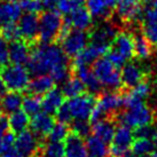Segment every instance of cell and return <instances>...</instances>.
<instances>
[{"mask_svg": "<svg viewBox=\"0 0 157 157\" xmlns=\"http://www.w3.org/2000/svg\"><path fill=\"white\" fill-rule=\"evenodd\" d=\"M62 63H69V60L60 46L41 44L33 47L26 64L31 74L45 75L51 72L53 68Z\"/></svg>", "mask_w": 157, "mask_h": 157, "instance_id": "obj_1", "label": "cell"}, {"mask_svg": "<svg viewBox=\"0 0 157 157\" xmlns=\"http://www.w3.org/2000/svg\"><path fill=\"white\" fill-rule=\"evenodd\" d=\"M115 119L117 124L136 128L146 125H153L157 121V111L144 102H141L131 108H126L125 111L118 113L115 116Z\"/></svg>", "mask_w": 157, "mask_h": 157, "instance_id": "obj_2", "label": "cell"}, {"mask_svg": "<svg viewBox=\"0 0 157 157\" xmlns=\"http://www.w3.org/2000/svg\"><path fill=\"white\" fill-rule=\"evenodd\" d=\"M63 18L55 9H48L39 17V33L38 38L43 44H52L57 41L60 31L63 26Z\"/></svg>", "mask_w": 157, "mask_h": 157, "instance_id": "obj_3", "label": "cell"}, {"mask_svg": "<svg viewBox=\"0 0 157 157\" xmlns=\"http://www.w3.org/2000/svg\"><path fill=\"white\" fill-rule=\"evenodd\" d=\"M0 77L7 90L24 92L30 82V71L22 64H6L0 68Z\"/></svg>", "mask_w": 157, "mask_h": 157, "instance_id": "obj_4", "label": "cell"}, {"mask_svg": "<svg viewBox=\"0 0 157 157\" xmlns=\"http://www.w3.org/2000/svg\"><path fill=\"white\" fill-rule=\"evenodd\" d=\"M93 72L100 80L102 86L109 87L110 90H122V77L121 70L107 59L101 57L93 63Z\"/></svg>", "mask_w": 157, "mask_h": 157, "instance_id": "obj_5", "label": "cell"}, {"mask_svg": "<svg viewBox=\"0 0 157 157\" xmlns=\"http://www.w3.org/2000/svg\"><path fill=\"white\" fill-rule=\"evenodd\" d=\"M96 105L108 116L113 117L124 108V93L123 90H111L102 91L96 95Z\"/></svg>", "mask_w": 157, "mask_h": 157, "instance_id": "obj_6", "label": "cell"}, {"mask_svg": "<svg viewBox=\"0 0 157 157\" xmlns=\"http://www.w3.org/2000/svg\"><path fill=\"white\" fill-rule=\"evenodd\" d=\"M90 41V35L86 31L70 29L64 37L60 40L61 48L68 57H75L87 46Z\"/></svg>", "mask_w": 157, "mask_h": 157, "instance_id": "obj_7", "label": "cell"}, {"mask_svg": "<svg viewBox=\"0 0 157 157\" xmlns=\"http://www.w3.org/2000/svg\"><path fill=\"white\" fill-rule=\"evenodd\" d=\"M67 103L74 119H87L95 107L96 95L85 92L78 96L70 98Z\"/></svg>", "mask_w": 157, "mask_h": 157, "instance_id": "obj_8", "label": "cell"}, {"mask_svg": "<svg viewBox=\"0 0 157 157\" xmlns=\"http://www.w3.org/2000/svg\"><path fill=\"white\" fill-rule=\"evenodd\" d=\"M134 140V135L131 127L118 124L115 130L113 141L109 144V155L108 157H121L126 150L131 148Z\"/></svg>", "mask_w": 157, "mask_h": 157, "instance_id": "obj_9", "label": "cell"}, {"mask_svg": "<svg viewBox=\"0 0 157 157\" xmlns=\"http://www.w3.org/2000/svg\"><path fill=\"white\" fill-rule=\"evenodd\" d=\"M17 25L22 39L33 46L39 33V16L35 13H25L20 17Z\"/></svg>", "mask_w": 157, "mask_h": 157, "instance_id": "obj_10", "label": "cell"}, {"mask_svg": "<svg viewBox=\"0 0 157 157\" xmlns=\"http://www.w3.org/2000/svg\"><path fill=\"white\" fill-rule=\"evenodd\" d=\"M110 48L109 45L105 44H96V43H90L87 46L84 48L80 53H78L75 60L72 61V66H90L100 59L102 55H105Z\"/></svg>", "mask_w": 157, "mask_h": 157, "instance_id": "obj_11", "label": "cell"}, {"mask_svg": "<svg viewBox=\"0 0 157 157\" xmlns=\"http://www.w3.org/2000/svg\"><path fill=\"white\" fill-rule=\"evenodd\" d=\"M41 141V140H40ZM40 141L31 131H23L14 141V150L24 157H36Z\"/></svg>", "mask_w": 157, "mask_h": 157, "instance_id": "obj_12", "label": "cell"}, {"mask_svg": "<svg viewBox=\"0 0 157 157\" xmlns=\"http://www.w3.org/2000/svg\"><path fill=\"white\" fill-rule=\"evenodd\" d=\"M121 77L123 85L122 90H131L141 82L148 79L149 74L136 63H127L123 66Z\"/></svg>", "mask_w": 157, "mask_h": 157, "instance_id": "obj_13", "label": "cell"}, {"mask_svg": "<svg viewBox=\"0 0 157 157\" xmlns=\"http://www.w3.org/2000/svg\"><path fill=\"white\" fill-rule=\"evenodd\" d=\"M71 70H72V74L75 76H77L85 84L88 93H91L93 95H98L103 91L102 84L100 83V80L98 79L95 74L93 72V70L88 68V66L71 67Z\"/></svg>", "mask_w": 157, "mask_h": 157, "instance_id": "obj_14", "label": "cell"}, {"mask_svg": "<svg viewBox=\"0 0 157 157\" xmlns=\"http://www.w3.org/2000/svg\"><path fill=\"white\" fill-rule=\"evenodd\" d=\"M140 23L144 36L154 46H157V12L151 6L144 9Z\"/></svg>", "mask_w": 157, "mask_h": 157, "instance_id": "obj_15", "label": "cell"}, {"mask_svg": "<svg viewBox=\"0 0 157 157\" xmlns=\"http://www.w3.org/2000/svg\"><path fill=\"white\" fill-rule=\"evenodd\" d=\"M54 124H55V121L52 115L47 113H38L37 115L32 116L29 126L31 128V132L38 139L45 140L53 128Z\"/></svg>", "mask_w": 157, "mask_h": 157, "instance_id": "obj_16", "label": "cell"}, {"mask_svg": "<svg viewBox=\"0 0 157 157\" xmlns=\"http://www.w3.org/2000/svg\"><path fill=\"white\" fill-rule=\"evenodd\" d=\"M110 48H113L116 52L119 53L125 60H131L132 57L134 56L133 33H131L130 31L118 32L110 45Z\"/></svg>", "mask_w": 157, "mask_h": 157, "instance_id": "obj_17", "label": "cell"}, {"mask_svg": "<svg viewBox=\"0 0 157 157\" xmlns=\"http://www.w3.org/2000/svg\"><path fill=\"white\" fill-rule=\"evenodd\" d=\"M85 2L93 17L107 20L113 16L118 0H85Z\"/></svg>", "mask_w": 157, "mask_h": 157, "instance_id": "obj_18", "label": "cell"}, {"mask_svg": "<svg viewBox=\"0 0 157 157\" xmlns=\"http://www.w3.org/2000/svg\"><path fill=\"white\" fill-rule=\"evenodd\" d=\"M64 157H88L84 139L72 131L64 139Z\"/></svg>", "mask_w": 157, "mask_h": 157, "instance_id": "obj_19", "label": "cell"}, {"mask_svg": "<svg viewBox=\"0 0 157 157\" xmlns=\"http://www.w3.org/2000/svg\"><path fill=\"white\" fill-rule=\"evenodd\" d=\"M64 22L68 23L72 29L86 31L93 24V16L87 10V8L79 7L71 14L67 15Z\"/></svg>", "mask_w": 157, "mask_h": 157, "instance_id": "obj_20", "label": "cell"}, {"mask_svg": "<svg viewBox=\"0 0 157 157\" xmlns=\"http://www.w3.org/2000/svg\"><path fill=\"white\" fill-rule=\"evenodd\" d=\"M117 33V26L113 23H105V24L94 28L91 31V33H88V35H90V41L91 43L105 44L110 46Z\"/></svg>", "mask_w": 157, "mask_h": 157, "instance_id": "obj_21", "label": "cell"}, {"mask_svg": "<svg viewBox=\"0 0 157 157\" xmlns=\"http://www.w3.org/2000/svg\"><path fill=\"white\" fill-rule=\"evenodd\" d=\"M117 125V122L113 117L105 118V119L92 125V133L107 144H110L113 141L115 130H116Z\"/></svg>", "mask_w": 157, "mask_h": 157, "instance_id": "obj_22", "label": "cell"}, {"mask_svg": "<svg viewBox=\"0 0 157 157\" xmlns=\"http://www.w3.org/2000/svg\"><path fill=\"white\" fill-rule=\"evenodd\" d=\"M22 8L16 1H1L0 2V28L16 23L22 16Z\"/></svg>", "mask_w": 157, "mask_h": 157, "instance_id": "obj_23", "label": "cell"}, {"mask_svg": "<svg viewBox=\"0 0 157 157\" xmlns=\"http://www.w3.org/2000/svg\"><path fill=\"white\" fill-rule=\"evenodd\" d=\"M30 44L23 39L10 43L9 46V61L14 64H26L30 59Z\"/></svg>", "mask_w": 157, "mask_h": 157, "instance_id": "obj_24", "label": "cell"}, {"mask_svg": "<svg viewBox=\"0 0 157 157\" xmlns=\"http://www.w3.org/2000/svg\"><path fill=\"white\" fill-rule=\"evenodd\" d=\"M55 86L54 79L48 75H38L36 78L29 82V85L25 91L30 95H44Z\"/></svg>", "mask_w": 157, "mask_h": 157, "instance_id": "obj_25", "label": "cell"}, {"mask_svg": "<svg viewBox=\"0 0 157 157\" xmlns=\"http://www.w3.org/2000/svg\"><path fill=\"white\" fill-rule=\"evenodd\" d=\"M64 98L66 96L60 88H52L49 92L44 94V98L41 99V109L49 115H55L57 109L63 105Z\"/></svg>", "mask_w": 157, "mask_h": 157, "instance_id": "obj_26", "label": "cell"}, {"mask_svg": "<svg viewBox=\"0 0 157 157\" xmlns=\"http://www.w3.org/2000/svg\"><path fill=\"white\" fill-rule=\"evenodd\" d=\"M133 40H134V56L136 59L146 60L153 55L154 45L144 37L141 31L133 33Z\"/></svg>", "mask_w": 157, "mask_h": 157, "instance_id": "obj_27", "label": "cell"}, {"mask_svg": "<svg viewBox=\"0 0 157 157\" xmlns=\"http://www.w3.org/2000/svg\"><path fill=\"white\" fill-rule=\"evenodd\" d=\"M36 157H64V144L61 141H40Z\"/></svg>", "mask_w": 157, "mask_h": 157, "instance_id": "obj_28", "label": "cell"}, {"mask_svg": "<svg viewBox=\"0 0 157 157\" xmlns=\"http://www.w3.org/2000/svg\"><path fill=\"white\" fill-rule=\"evenodd\" d=\"M23 94L22 92L10 91L2 95L1 99V111L6 115L12 113L18 110L22 107L23 103Z\"/></svg>", "mask_w": 157, "mask_h": 157, "instance_id": "obj_29", "label": "cell"}, {"mask_svg": "<svg viewBox=\"0 0 157 157\" xmlns=\"http://www.w3.org/2000/svg\"><path fill=\"white\" fill-rule=\"evenodd\" d=\"M9 128L14 134H20L30 125V116L24 110H16L8 117Z\"/></svg>", "mask_w": 157, "mask_h": 157, "instance_id": "obj_30", "label": "cell"}, {"mask_svg": "<svg viewBox=\"0 0 157 157\" xmlns=\"http://www.w3.org/2000/svg\"><path fill=\"white\" fill-rule=\"evenodd\" d=\"M86 150L88 157H108L109 148L105 142L96 138L95 135H90L86 138Z\"/></svg>", "mask_w": 157, "mask_h": 157, "instance_id": "obj_31", "label": "cell"}, {"mask_svg": "<svg viewBox=\"0 0 157 157\" xmlns=\"http://www.w3.org/2000/svg\"><path fill=\"white\" fill-rule=\"evenodd\" d=\"M62 92H63V94H64L66 98L70 99V98H75V96H78L80 94H83L85 92H87V90H86L85 84L77 76L71 74V76L64 82Z\"/></svg>", "mask_w": 157, "mask_h": 157, "instance_id": "obj_32", "label": "cell"}, {"mask_svg": "<svg viewBox=\"0 0 157 157\" xmlns=\"http://www.w3.org/2000/svg\"><path fill=\"white\" fill-rule=\"evenodd\" d=\"M155 147H156V144L153 140L144 139V138H134L131 144V150L134 153L135 156L142 157L150 155L153 151H155Z\"/></svg>", "mask_w": 157, "mask_h": 157, "instance_id": "obj_33", "label": "cell"}, {"mask_svg": "<svg viewBox=\"0 0 157 157\" xmlns=\"http://www.w3.org/2000/svg\"><path fill=\"white\" fill-rule=\"evenodd\" d=\"M23 110L25 111L29 116H35L41 110V99L40 96L37 95H29L23 98V103H22Z\"/></svg>", "mask_w": 157, "mask_h": 157, "instance_id": "obj_34", "label": "cell"}, {"mask_svg": "<svg viewBox=\"0 0 157 157\" xmlns=\"http://www.w3.org/2000/svg\"><path fill=\"white\" fill-rule=\"evenodd\" d=\"M69 132L70 126L68 124L56 122L45 140H47V141H61L62 142L67 138V135L69 134Z\"/></svg>", "mask_w": 157, "mask_h": 157, "instance_id": "obj_35", "label": "cell"}, {"mask_svg": "<svg viewBox=\"0 0 157 157\" xmlns=\"http://www.w3.org/2000/svg\"><path fill=\"white\" fill-rule=\"evenodd\" d=\"M0 36L4 38L6 41H16V40L22 39L21 32L18 29V25L16 23H9L6 25L0 28Z\"/></svg>", "mask_w": 157, "mask_h": 157, "instance_id": "obj_36", "label": "cell"}, {"mask_svg": "<svg viewBox=\"0 0 157 157\" xmlns=\"http://www.w3.org/2000/svg\"><path fill=\"white\" fill-rule=\"evenodd\" d=\"M70 131L77 133L83 139H86L92 133V125L86 119H75L74 123H70Z\"/></svg>", "mask_w": 157, "mask_h": 157, "instance_id": "obj_37", "label": "cell"}, {"mask_svg": "<svg viewBox=\"0 0 157 157\" xmlns=\"http://www.w3.org/2000/svg\"><path fill=\"white\" fill-rule=\"evenodd\" d=\"M84 1L85 0H59L56 4L57 12L60 14H64V15H69L79 7H83Z\"/></svg>", "mask_w": 157, "mask_h": 157, "instance_id": "obj_38", "label": "cell"}, {"mask_svg": "<svg viewBox=\"0 0 157 157\" xmlns=\"http://www.w3.org/2000/svg\"><path fill=\"white\" fill-rule=\"evenodd\" d=\"M134 138H144V139H150L153 141L157 140V127L153 125H146V126H140L133 130Z\"/></svg>", "mask_w": 157, "mask_h": 157, "instance_id": "obj_39", "label": "cell"}, {"mask_svg": "<svg viewBox=\"0 0 157 157\" xmlns=\"http://www.w3.org/2000/svg\"><path fill=\"white\" fill-rule=\"evenodd\" d=\"M20 6H21L22 10H24L25 13L35 14H38L39 12H41V9L44 7L41 0H21Z\"/></svg>", "mask_w": 157, "mask_h": 157, "instance_id": "obj_40", "label": "cell"}, {"mask_svg": "<svg viewBox=\"0 0 157 157\" xmlns=\"http://www.w3.org/2000/svg\"><path fill=\"white\" fill-rule=\"evenodd\" d=\"M55 117H56V122L64 123L68 125L72 122V116H71V113H70V109L67 102H63V105L57 109V111L55 113Z\"/></svg>", "mask_w": 157, "mask_h": 157, "instance_id": "obj_41", "label": "cell"}, {"mask_svg": "<svg viewBox=\"0 0 157 157\" xmlns=\"http://www.w3.org/2000/svg\"><path fill=\"white\" fill-rule=\"evenodd\" d=\"M105 57L113 63V66H116L117 68H119V69L125 64V61H126L119 53L116 52L113 48H109V49H108V52L105 53Z\"/></svg>", "mask_w": 157, "mask_h": 157, "instance_id": "obj_42", "label": "cell"}, {"mask_svg": "<svg viewBox=\"0 0 157 157\" xmlns=\"http://www.w3.org/2000/svg\"><path fill=\"white\" fill-rule=\"evenodd\" d=\"M9 62V46L7 41L0 36V67L6 66Z\"/></svg>", "mask_w": 157, "mask_h": 157, "instance_id": "obj_43", "label": "cell"}, {"mask_svg": "<svg viewBox=\"0 0 157 157\" xmlns=\"http://www.w3.org/2000/svg\"><path fill=\"white\" fill-rule=\"evenodd\" d=\"M43 6L46 7L48 9H52L54 6H56V4L59 2V0H41Z\"/></svg>", "mask_w": 157, "mask_h": 157, "instance_id": "obj_44", "label": "cell"}, {"mask_svg": "<svg viewBox=\"0 0 157 157\" xmlns=\"http://www.w3.org/2000/svg\"><path fill=\"white\" fill-rule=\"evenodd\" d=\"M6 92H7V87H6V85H5L2 78L0 77V96H2L4 94H6Z\"/></svg>", "mask_w": 157, "mask_h": 157, "instance_id": "obj_45", "label": "cell"}, {"mask_svg": "<svg viewBox=\"0 0 157 157\" xmlns=\"http://www.w3.org/2000/svg\"><path fill=\"white\" fill-rule=\"evenodd\" d=\"M16 155H17V153L13 149V150H10V151H8V153L2 154L0 157H16Z\"/></svg>", "mask_w": 157, "mask_h": 157, "instance_id": "obj_46", "label": "cell"}, {"mask_svg": "<svg viewBox=\"0 0 157 157\" xmlns=\"http://www.w3.org/2000/svg\"><path fill=\"white\" fill-rule=\"evenodd\" d=\"M121 157H136V156H135L134 153H133L132 150H130V149H128V150H126V151L123 154Z\"/></svg>", "mask_w": 157, "mask_h": 157, "instance_id": "obj_47", "label": "cell"}, {"mask_svg": "<svg viewBox=\"0 0 157 157\" xmlns=\"http://www.w3.org/2000/svg\"><path fill=\"white\" fill-rule=\"evenodd\" d=\"M5 134H0V156L4 154V148H2V138Z\"/></svg>", "mask_w": 157, "mask_h": 157, "instance_id": "obj_48", "label": "cell"}, {"mask_svg": "<svg viewBox=\"0 0 157 157\" xmlns=\"http://www.w3.org/2000/svg\"><path fill=\"white\" fill-rule=\"evenodd\" d=\"M151 7H153V8L157 12V0H155V1H154L153 5H151Z\"/></svg>", "mask_w": 157, "mask_h": 157, "instance_id": "obj_49", "label": "cell"}, {"mask_svg": "<svg viewBox=\"0 0 157 157\" xmlns=\"http://www.w3.org/2000/svg\"><path fill=\"white\" fill-rule=\"evenodd\" d=\"M16 157H24V156H22V155H20V154H17V155H16Z\"/></svg>", "mask_w": 157, "mask_h": 157, "instance_id": "obj_50", "label": "cell"}, {"mask_svg": "<svg viewBox=\"0 0 157 157\" xmlns=\"http://www.w3.org/2000/svg\"><path fill=\"white\" fill-rule=\"evenodd\" d=\"M2 1H16V0H2Z\"/></svg>", "mask_w": 157, "mask_h": 157, "instance_id": "obj_51", "label": "cell"}, {"mask_svg": "<svg viewBox=\"0 0 157 157\" xmlns=\"http://www.w3.org/2000/svg\"><path fill=\"white\" fill-rule=\"evenodd\" d=\"M132 1H135V2H140V0H132Z\"/></svg>", "mask_w": 157, "mask_h": 157, "instance_id": "obj_52", "label": "cell"}, {"mask_svg": "<svg viewBox=\"0 0 157 157\" xmlns=\"http://www.w3.org/2000/svg\"><path fill=\"white\" fill-rule=\"evenodd\" d=\"M0 113H1V101H0Z\"/></svg>", "mask_w": 157, "mask_h": 157, "instance_id": "obj_53", "label": "cell"}, {"mask_svg": "<svg viewBox=\"0 0 157 157\" xmlns=\"http://www.w3.org/2000/svg\"><path fill=\"white\" fill-rule=\"evenodd\" d=\"M142 157H151L150 155H147V156H142Z\"/></svg>", "mask_w": 157, "mask_h": 157, "instance_id": "obj_54", "label": "cell"}, {"mask_svg": "<svg viewBox=\"0 0 157 157\" xmlns=\"http://www.w3.org/2000/svg\"><path fill=\"white\" fill-rule=\"evenodd\" d=\"M155 144H156V147H157V140H156V141H155Z\"/></svg>", "mask_w": 157, "mask_h": 157, "instance_id": "obj_55", "label": "cell"}, {"mask_svg": "<svg viewBox=\"0 0 157 157\" xmlns=\"http://www.w3.org/2000/svg\"><path fill=\"white\" fill-rule=\"evenodd\" d=\"M156 127H157V126H156Z\"/></svg>", "mask_w": 157, "mask_h": 157, "instance_id": "obj_56", "label": "cell"}]
</instances>
